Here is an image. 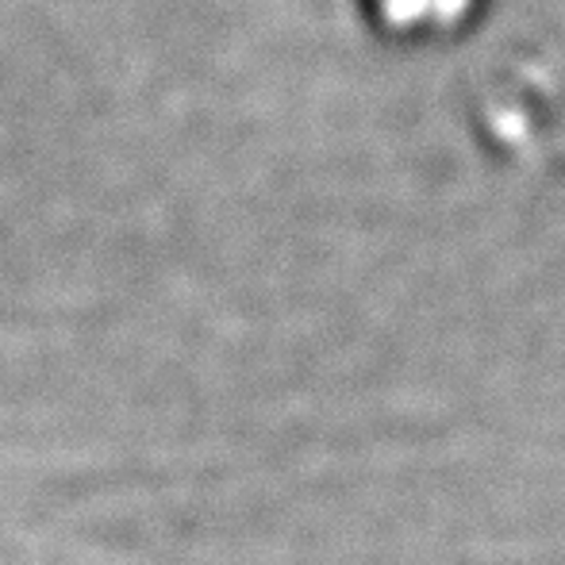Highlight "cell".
<instances>
[{"label":"cell","instance_id":"6da1fadb","mask_svg":"<svg viewBox=\"0 0 565 565\" xmlns=\"http://www.w3.org/2000/svg\"><path fill=\"white\" fill-rule=\"evenodd\" d=\"M373 8L404 28H424V23H450L466 15L469 0H373Z\"/></svg>","mask_w":565,"mask_h":565}]
</instances>
